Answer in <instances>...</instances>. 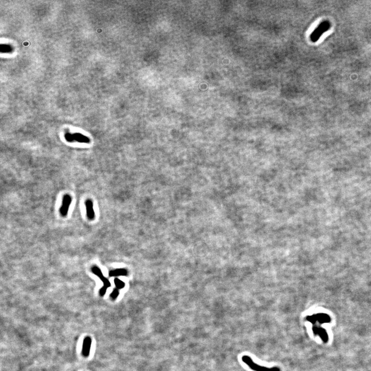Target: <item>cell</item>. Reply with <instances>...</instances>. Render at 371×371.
Masks as SVG:
<instances>
[{
    "label": "cell",
    "mask_w": 371,
    "mask_h": 371,
    "mask_svg": "<svg viewBox=\"0 0 371 371\" xmlns=\"http://www.w3.org/2000/svg\"><path fill=\"white\" fill-rule=\"evenodd\" d=\"M91 271L94 274L96 275L97 276H98L101 280L102 281L104 284V286L101 288V289L99 291L100 295L102 296H104L106 292L107 288H109L111 286L110 283L108 280V279L104 276V275L102 272L101 270L98 267H97V266H93L92 267Z\"/></svg>",
    "instance_id": "3"
},
{
    "label": "cell",
    "mask_w": 371,
    "mask_h": 371,
    "mask_svg": "<svg viewBox=\"0 0 371 371\" xmlns=\"http://www.w3.org/2000/svg\"><path fill=\"white\" fill-rule=\"evenodd\" d=\"M71 202L72 198L70 195H66L64 196L62 199V205L60 208V213L62 217H65L67 215Z\"/></svg>",
    "instance_id": "4"
},
{
    "label": "cell",
    "mask_w": 371,
    "mask_h": 371,
    "mask_svg": "<svg viewBox=\"0 0 371 371\" xmlns=\"http://www.w3.org/2000/svg\"><path fill=\"white\" fill-rule=\"evenodd\" d=\"M73 136L74 140L77 142H80V143H90V139L87 136H85L82 134L76 132V133L73 134Z\"/></svg>",
    "instance_id": "7"
},
{
    "label": "cell",
    "mask_w": 371,
    "mask_h": 371,
    "mask_svg": "<svg viewBox=\"0 0 371 371\" xmlns=\"http://www.w3.org/2000/svg\"><path fill=\"white\" fill-rule=\"evenodd\" d=\"M127 271L124 269H118L116 270H113L110 271L109 275L110 276H124L127 274Z\"/></svg>",
    "instance_id": "8"
},
{
    "label": "cell",
    "mask_w": 371,
    "mask_h": 371,
    "mask_svg": "<svg viewBox=\"0 0 371 371\" xmlns=\"http://www.w3.org/2000/svg\"><path fill=\"white\" fill-rule=\"evenodd\" d=\"M331 23L328 21H324L319 25L311 35V40L315 43L320 38L322 35L330 29Z\"/></svg>",
    "instance_id": "2"
},
{
    "label": "cell",
    "mask_w": 371,
    "mask_h": 371,
    "mask_svg": "<svg viewBox=\"0 0 371 371\" xmlns=\"http://www.w3.org/2000/svg\"><path fill=\"white\" fill-rule=\"evenodd\" d=\"M92 340L90 337H85L82 347V355L84 357H88L90 354V348L91 346Z\"/></svg>",
    "instance_id": "5"
},
{
    "label": "cell",
    "mask_w": 371,
    "mask_h": 371,
    "mask_svg": "<svg viewBox=\"0 0 371 371\" xmlns=\"http://www.w3.org/2000/svg\"><path fill=\"white\" fill-rule=\"evenodd\" d=\"M65 140L67 141L68 142H72L74 140V138L73 134H71L70 132H67L65 134Z\"/></svg>",
    "instance_id": "10"
},
{
    "label": "cell",
    "mask_w": 371,
    "mask_h": 371,
    "mask_svg": "<svg viewBox=\"0 0 371 371\" xmlns=\"http://www.w3.org/2000/svg\"><path fill=\"white\" fill-rule=\"evenodd\" d=\"M114 283H115V286L116 287L117 289H121L124 287V283L118 278L115 279Z\"/></svg>",
    "instance_id": "9"
},
{
    "label": "cell",
    "mask_w": 371,
    "mask_h": 371,
    "mask_svg": "<svg viewBox=\"0 0 371 371\" xmlns=\"http://www.w3.org/2000/svg\"><path fill=\"white\" fill-rule=\"evenodd\" d=\"M242 361L247 365L250 369L254 371H281V369L278 366H274L272 368H268L267 366L260 365L255 363L251 357L247 355H244L242 357Z\"/></svg>",
    "instance_id": "1"
},
{
    "label": "cell",
    "mask_w": 371,
    "mask_h": 371,
    "mask_svg": "<svg viewBox=\"0 0 371 371\" xmlns=\"http://www.w3.org/2000/svg\"><path fill=\"white\" fill-rule=\"evenodd\" d=\"M119 289L116 288V289L113 290V292H112L111 294H110V298L112 299H113V300L116 299L117 298V297H118V295H119Z\"/></svg>",
    "instance_id": "11"
},
{
    "label": "cell",
    "mask_w": 371,
    "mask_h": 371,
    "mask_svg": "<svg viewBox=\"0 0 371 371\" xmlns=\"http://www.w3.org/2000/svg\"><path fill=\"white\" fill-rule=\"evenodd\" d=\"M85 206L86 209V213L89 220H93L95 218V213L93 209V202L91 200L88 199L85 202Z\"/></svg>",
    "instance_id": "6"
}]
</instances>
